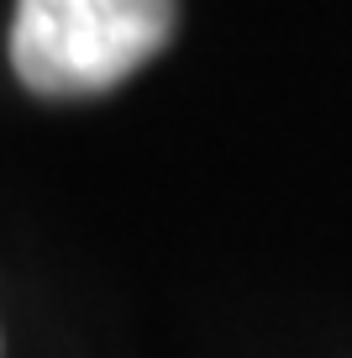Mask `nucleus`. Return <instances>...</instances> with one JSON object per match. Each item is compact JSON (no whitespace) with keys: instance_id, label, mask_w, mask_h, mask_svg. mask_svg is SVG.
Listing matches in <instances>:
<instances>
[{"instance_id":"nucleus-1","label":"nucleus","mask_w":352,"mask_h":358,"mask_svg":"<svg viewBox=\"0 0 352 358\" xmlns=\"http://www.w3.org/2000/svg\"><path fill=\"white\" fill-rule=\"evenodd\" d=\"M179 0H16L11 69L47 101L105 95L163 53Z\"/></svg>"}]
</instances>
